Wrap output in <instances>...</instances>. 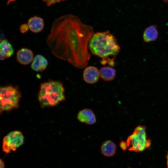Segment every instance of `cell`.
I'll use <instances>...</instances> for the list:
<instances>
[{"instance_id": "obj_5", "label": "cell", "mask_w": 168, "mask_h": 168, "mask_svg": "<svg viewBox=\"0 0 168 168\" xmlns=\"http://www.w3.org/2000/svg\"><path fill=\"white\" fill-rule=\"evenodd\" d=\"M126 143L128 150L137 152L142 151L149 147L151 142L147 139L145 128L139 125L128 137Z\"/></svg>"}, {"instance_id": "obj_6", "label": "cell", "mask_w": 168, "mask_h": 168, "mask_svg": "<svg viewBox=\"0 0 168 168\" xmlns=\"http://www.w3.org/2000/svg\"><path fill=\"white\" fill-rule=\"evenodd\" d=\"M24 142V137L19 131H12L6 135L2 141V148L6 153L15 151L21 146Z\"/></svg>"}, {"instance_id": "obj_7", "label": "cell", "mask_w": 168, "mask_h": 168, "mask_svg": "<svg viewBox=\"0 0 168 168\" xmlns=\"http://www.w3.org/2000/svg\"><path fill=\"white\" fill-rule=\"evenodd\" d=\"M77 119L81 122L88 125L94 124L96 121V115L90 109H84L80 110L77 114Z\"/></svg>"}, {"instance_id": "obj_3", "label": "cell", "mask_w": 168, "mask_h": 168, "mask_svg": "<svg viewBox=\"0 0 168 168\" xmlns=\"http://www.w3.org/2000/svg\"><path fill=\"white\" fill-rule=\"evenodd\" d=\"M65 89L59 81H49L41 83L38 100L42 107L53 106L65 100Z\"/></svg>"}, {"instance_id": "obj_8", "label": "cell", "mask_w": 168, "mask_h": 168, "mask_svg": "<svg viewBox=\"0 0 168 168\" xmlns=\"http://www.w3.org/2000/svg\"><path fill=\"white\" fill-rule=\"evenodd\" d=\"M100 74L98 69L93 66L87 67L83 72L84 80L87 83L94 84L98 80Z\"/></svg>"}, {"instance_id": "obj_16", "label": "cell", "mask_w": 168, "mask_h": 168, "mask_svg": "<svg viewBox=\"0 0 168 168\" xmlns=\"http://www.w3.org/2000/svg\"><path fill=\"white\" fill-rule=\"evenodd\" d=\"M45 2L47 5L49 6L55 4L56 3L59 2L61 1H63L67 0H43Z\"/></svg>"}, {"instance_id": "obj_12", "label": "cell", "mask_w": 168, "mask_h": 168, "mask_svg": "<svg viewBox=\"0 0 168 168\" xmlns=\"http://www.w3.org/2000/svg\"><path fill=\"white\" fill-rule=\"evenodd\" d=\"M157 26L155 25L150 26L146 28L143 34V39L146 43L156 40L158 37Z\"/></svg>"}, {"instance_id": "obj_2", "label": "cell", "mask_w": 168, "mask_h": 168, "mask_svg": "<svg viewBox=\"0 0 168 168\" xmlns=\"http://www.w3.org/2000/svg\"><path fill=\"white\" fill-rule=\"evenodd\" d=\"M89 49L94 55L101 58L100 63L114 65V59L120 48L115 37L109 31L93 34L89 43Z\"/></svg>"}, {"instance_id": "obj_10", "label": "cell", "mask_w": 168, "mask_h": 168, "mask_svg": "<svg viewBox=\"0 0 168 168\" xmlns=\"http://www.w3.org/2000/svg\"><path fill=\"white\" fill-rule=\"evenodd\" d=\"M48 64V61L42 55L38 54L33 59L31 67L35 71L41 72L46 68Z\"/></svg>"}, {"instance_id": "obj_21", "label": "cell", "mask_w": 168, "mask_h": 168, "mask_svg": "<svg viewBox=\"0 0 168 168\" xmlns=\"http://www.w3.org/2000/svg\"><path fill=\"white\" fill-rule=\"evenodd\" d=\"M163 1L166 3H167L168 4V0H162Z\"/></svg>"}, {"instance_id": "obj_18", "label": "cell", "mask_w": 168, "mask_h": 168, "mask_svg": "<svg viewBox=\"0 0 168 168\" xmlns=\"http://www.w3.org/2000/svg\"><path fill=\"white\" fill-rule=\"evenodd\" d=\"M121 148L123 150H125L127 148V146L126 142L122 141L120 143Z\"/></svg>"}, {"instance_id": "obj_14", "label": "cell", "mask_w": 168, "mask_h": 168, "mask_svg": "<svg viewBox=\"0 0 168 168\" xmlns=\"http://www.w3.org/2000/svg\"><path fill=\"white\" fill-rule=\"evenodd\" d=\"M99 72L101 77L106 81H112L115 77L116 74L115 69L109 66L102 67Z\"/></svg>"}, {"instance_id": "obj_1", "label": "cell", "mask_w": 168, "mask_h": 168, "mask_svg": "<svg viewBox=\"0 0 168 168\" xmlns=\"http://www.w3.org/2000/svg\"><path fill=\"white\" fill-rule=\"evenodd\" d=\"M93 33L91 26L76 16L66 15L54 21L46 42L54 56L83 68L90 58L88 45Z\"/></svg>"}, {"instance_id": "obj_19", "label": "cell", "mask_w": 168, "mask_h": 168, "mask_svg": "<svg viewBox=\"0 0 168 168\" xmlns=\"http://www.w3.org/2000/svg\"><path fill=\"white\" fill-rule=\"evenodd\" d=\"M4 163L3 161L1 159H0V168H3L4 167Z\"/></svg>"}, {"instance_id": "obj_20", "label": "cell", "mask_w": 168, "mask_h": 168, "mask_svg": "<svg viewBox=\"0 0 168 168\" xmlns=\"http://www.w3.org/2000/svg\"><path fill=\"white\" fill-rule=\"evenodd\" d=\"M16 0H8L7 2V4H8L10 3H11V2H14Z\"/></svg>"}, {"instance_id": "obj_15", "label": "cell", "mask_w": 168, "mask_h": 168, "mask_svg": "<svg viewBox=\"0 0 168 168\" xmlns=\"http://www.w3.org/2000/svg\"><path fill=\"white\" fill-rule=\"evenodd\" d=\"M0 52L4 53L7 58L10 57L13 54V48L10 42L6 39L1 41L0 44Z\"/></svg>"}, {"instance_id": "obj_22", "label": "cell", "mask_w": 168, "mask_h": 168, "mask_svg": "<svg viewBox=\"0 0 168 168\" xmlns=\"http://www.w3.org/2000/svg\"><path fill=\"white\" fill-rule=\"evenodd\" d=\"M167 167H168V155H167Z\"/></svg>"}, {"instance_id": "obj_9", "label": "cell", "mask_w": 168, "mask_h": 168, "mask_svg": "<svg viewBox=\"0 0 168 168\" xmlns=\"http://www.w3.org/2000/svg\"><path fill=\"white\" fill-rule=\"evenodd\" d=\"M34 54L30 49L22 48L18 50L16 54L17 61L21 64L26 65L30 63L33 58Z\"/></svg>"}, {"instance_id": "obj_13", "label": "cell", "mask_w": 168, "mask_h": 168, "mask_svg": "<svg viewBox=\"0 0 168 168\" xmlns=\"http://www.w3.org/2000/svg\"><path fill=\"white\" fill-rule=\"evenodd\" d=\"M27 25L30 30L34 33H38L42 30L44 27L43 19L37 16L32 17L29 19Z\"/></svg>"}, {"instance_id": "obj_11", "label": "cell", "mask_w": 168, "mask_h": 168, "mask_svg": "<svg viewBox=\"0 0 168 168\" xmlns=\"http://www.w3.org/2000/svg\"><path fill=\"white\" fill-rule=\"evenodd\" d=\"M116 149V145L113 141L110 140L104 141L100 147L102 154L107 157H111L114 156Z\"/></svg>"}, {"instance_id": "obj_4", "label": "cell", "mask_w": 168, "mask_h": 168, "mask_svg": "<svg viewBox=\"0 0 168 168\" xmlns=\"http://www.w3.org/2000/svg\"><path fill=\"white\" fill-rule=\"evenodd\" d=\"M21 97L20 91L16 87L10 85L1 87V112L9 111L17 108Z\"/></svg>"}, {"instance_id": "obj_17", "label": "cell", "mask_w": 168, "mask_h": 168, "mask_svg": "<svg viewBox=\"0 0 168 168\" xmlns=\"http://www.w3.org/2000/svg\"><path fill=\"white\" fill-rule=\"evenodd\" d=\"M29 28L27 24H23L20 27V30L22 33H24L27 31Z\"/></svg>"}]
</instances>
